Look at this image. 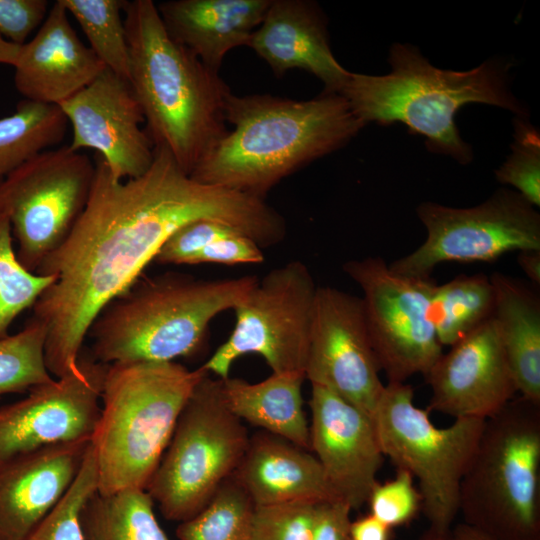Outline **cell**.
<instances>
[{"label":"cell","instance_id":"1","mask_svg":"<svg viewBox=\"0 0 540 540\" xmlns=\"http://www.w3.org/2000/svg\"><path fill=\"white\" fill-rule=\"evenodd\" d=\"M94 162L84 212L36 273L55 277L32 308L46 328L45 360L54 378L77 367L96 316L138 280L178 228L214 220L267 246L281 225L265 199L194 180L163 146H154L151 166L135 178L114 177L98 155Z\"/></svg>","mask_w":540,"mask_h":540},{"label":"cell","instance_id":"2","mask_svg":"<svg viewBox=\"0 0 540 540\" xmlns=\"http://www.w3.org/2000/svg\"><path fill=\"white\" fill-rule=\"evenodd\" d=\"M232 130L190 176L265 199L283 178L345 145L364 126L338 93L310 100L237 96L225 107Z\"/></svg>","mask_w":540,"mask_h":540},{"label":"cell","instance_id":"3","mask_svg":"<svg viewBox=\"0 0 540 540\" xmlns=\"http://www.w3.org/2000/svg\"><path fill=\"white\" fill-rule=\"evenodd\" d=\"M123 12L128 81L146 131L190 175L228 133L225 107L232 92L217 71L171 37L152 0H126Z\"/></svg>","mask_w":540,"mask_h":540},{"label":"cell","instance_id":"4","mask_svg":"<svg viewBox=\"0 0 540 540\" xmlns=\"http://www.w3.org/2000/svg\"><path fill=\"white\" fill-rule=\"evenodd\" d=\"M391 72L382 76L350 72L338 92L365 125L400 122L410 132L425 136L431 151L461 164L473 158L471 146L455 123L458 110L468 103L508 109L522 117L526 111L507 84L506 68L486 61L468 71L442 70L431 65L413 46L392 45Z\"/></svg>","mask_w":540,"mask_h":540},{"label":"cell","instance_id":"5","mask_svg":"<svg viewBox=\"0 0 540 540\" xmlns=\"http://www.w3.org/2000/svg\"><path fill=\"white\" fill-rule=\"evenodd\" d=\"M257 281L255 275L206 280L180 273L137 280L96 316L87 335L90 354L107 365L192 356L211 321L233 310Z\"/></svg>","mask_w":540,"mask_h":540},{"label":"cell","instance_id":"6","mask_svg":"<svg viewBox=\"0 0 540 540\" xmlns=\"http://www.w3.org/2000/svg\"><path fill=\"white\" fill-rule=\"evenodd\" d=\"M209 374L177 362L108 365L91 438L98 493L146 489L198 383Z\"/></svg>","mask_w":540,"mask_h":540},{"label":"cell","instance_id":"7","mask_svg":"<svg viewBox=\"0 0 540 540\" xmlns=\"http://www.w3.org/2000/svg\"><path fill=\"white\" fill-rule=\"evenodd\" d=\"M459 514L500 540H540V405L520 396L486 419L461 480Z\"/></svg>","mask_w":540,"mask_h":540},{"label":"cell","instance_id":"8","mask_svg":"<svg viewBox=\"0 0 540 540\" xmlns=\"http://www.w3.org/2000/svg\"><path fill=\"white\" fill-rule=\"evenodd\" d=\"M249 439L224 400L221 379L207 374L183 408L146 487L162 515L180 523L202 510L234 474Z\"/></svg>","mask_w":540,"mask_h":540},{"label":"cell","instance_id":"9","mask_svg":"<svg viewBox=\"0 0 540 540\" xmlns=\"http://www.w3.org/2000/svg\"><path fill=\"white\" fill-rule=\"evenodd\" d=\"M405 382H388L372 415L379 445L397 469L418 480L421 509L429 527L452 528L459 514L461 480L486 420L459 418L436 427L429 410L417 407Z\"/></svg>","mask_w":540,"mask_h":540},{"label":"cell","instance_id":"10","mask_svg":"<svg viewBox=\"0 0 540 540\" xmlns=\"http://www.w3.org/2000/svg\"><path fill=\"white\" fill-rule=\"evenodd\" d=\"M95 162L68 145L44 150L0 181V212L9 220L21 265L37 273L84 212Z\"/></svg>","mask_w":540,"mask_h":540},{"label":"cell","instance_id":"11","mask_svg":"<svg viewBox=\"0 0 540 540\" xmlns=\"http://www.w3.org/2000/svg\"><path fill=\"white\" fill-rule=\"evenodd\" d=\"M317 288L309 268L298 260L258 278L233 309L231 334L202 367L226 379L238 358L254 353L264 358L272 373L305 375Z\"/></svg>","mask_w":540,"mask_h":540},{"label":"cell","instance_id":"12","mask_svg":"<svg viewBox=\"0 0 540 540\" xmlns=\"http://www.w3.org/2000/svg\"><path fill=\"white\" fill-rule=\"evenodd\" d=\"M427 236L389 268L413 278L431 277L445 262H491L511 251L540 250V215L515 190L501 188L470 208L423 202L416 209Z\"/></svg>","mask_w":540,"mask_h":540},{"label":"cell","instance_id":"13","mask_svg":"<svg viewBox=\"0 0 540 540\" xmlns=\"http://www.w3.org/2000/svg\"><path fill=\"white\" fill-rule=\"evenodd\" d=\"M342 269L363 292L369 337L388 382L425 375L443 353L429 317L437 283L397 274L381 257L349 260Z\"/></svg>","mask_w":540,"mask_h":540},{"label":"cell","instance_id":"14","mask_svg":"<svg viewBox=\"0 0 540 540\" xmlns=\"http://www.w3.org/2000/svg\"><path fill=\"white\" fill-rule=\"evenodd\" d=\"M380 372L361 297L331 286H318L305 379L372 417L385 387Z\"/></svg>","mask_w":540,"mask_h":540},{"label":"cell","instance_id":"15","mask_svg":"<svg viewBox=\"0 0 540 540\" xmlns=\"http://www.w3.org/2000/svg\"><path fill=\"white\" fill-rule=\"evenodd\" d=\"M107 369L82 350L73 371L0 407V462L52 445L91 441Z\"/></svg>","mask_w":540,"mask_h":540},{"label":"cell","instance_id":"16","mask_svg":"<svg viewBox=\"0 0 540 540\" xmlns=\"http://www.w3.org/2000/svg\"><path fill=\"white\" fill-rule=\"evenodd\" d=\"M72 129L73 151L92 149L121 180L144 174L154 159L141 106L129 81L105 68L59 105Z\"/></svg>","mask_w":540,"mask_h":540},{"label":"cell","instance_id":"17","mask_svg":"<svg viewBox=\"0 0 540 540\" xmlns=\"http://www.w3.org/2000/svg\"><path fill=\"white\" fill-rule=\"evenodd\" d=\"M424 377L431 391L429 412L454 419L486 420L517 393L493 318L450 346Z\"/></svg>","mask_w":540,"mask_h":540},{"label":"cell","instance_id":"18","mask_svg":"<svg viewBox=\"0 0 540 540\" xmlns=\"http://www.w3.org/2000/svg\"><path fill=\"white\" fill-rule=\"evenodd\" d=\"M310 448L337 497L360 508L383 462L371 416L329 389L311 385Z\"/></svg>","mask_w":540,"mask_h":540},{"label":"cell","instance_id":"19","mask_svg":"<svg viewBox=\"0 0 540 540\" xmlns=\"http://www.w3.org/2000/svg\"><path fill=\"white\" fill-rule=\"evenodd\" d=\"M89 440L22 453L0 462V540H25L77 477Z\"/></svg>","mask_w":540,"mask_h":540},{"label":"cell","instance_id":"20","mask_svg":"<svg viewBox=\"0 0 540 540\" xmlns=\"http://www.w3.org/2000/svg\"><path fill=\"white\" fill-rule=\"evenodd\" d=\"M14 85L24 99L59 106L106 67L77 35L60 0L55 1L36 34L21 46Z\"/></svg>","mask_w":540,"mask_h":540},{"label":"cell","instance_id":"21","mask_svg":"<svg viewBox=\"0 0 540 540\" xmlns=\"http://www.w3.org/2000/svg\"><path fill=\"white\" fill-rule=\"evenodd\" d=\"M247 46L277 77L293 69L307 71L323 82L324 93H338L350 74L334 57L325 18L311 1L271 0Z\"/></svg>","mask_w":540,"mask_h":540},{"label":"cell","instance_id":"22","mask_svg":"<svg viewBox=\"0 0 540 540\" xmlns=\"http://www.w3.org/2000/svg\"><path fill=\"white\" fill-rule=\"evenodd\" d=\"M233 477L254 506L338 498L314 454L267 432L249 439Z\"/></svg>","mask_w":540,"mask_h":540},{"label":"cell","instance_id":"23","mask_svg":"<svg viewBox=\"0 0 540 540\" xmlns=\"http://www.w3.org/2000/svg\"><path fill=\"white\" fill-rule=\"evenodd\" d=\"M271 0H171L157 4L173 39L208 68L219 71L226 54L246 45Z\"/></svg>","mask_w":540,"mask_h":540},{"label":"cell","instance_id":"24","mask_svg":"<svg viewBox=\"0 0 540 540\" xmlns=\"http://www.w3.org/2000/svg\"><path fill=\"white\" fill-rule=\"evenodd\" d=\"M495 321L517 392L540 405V295L535 285L494 272Z\"/></svg>","mask_w":540,"mask_h":540},{"label":"cell","instance_id":"25","mask_svg":"<svg viewBox=\"0 0 540 540\" xmlns=\"http://www.w3.org/2000/svg\"><path fill=\"white\" fill-rule=\"evenodd\" d=\"M301 373H272L250 383L240 378L221 379L224 400L242 422L310 449V430L303 405Z\"/></svg>","mask_w":540,"mask_h":540},{"label":"cell","instance_id":"26","mask_svg":"<svg viewBox=\"0 0 540 540\" xmlns=\"http://www.w3.org/2000/svg\"><path fill=\"white\" fill-rule=\"evenodd\" d=\"M146 489L96 492L80 513L84 540H170L154 513Z\"/></svg>","mask_w":540,"mask_h":540},{"label":"cell","instance_id":"27","mask_svg":"<svg viewBox=\"0 0 540 540\" xmlns=\"http://www.w3.org/2000/svg\"><path fill=\"white\" fill-rule=\"evenodd\" d=\"M495 292L482 273L461 274L436 284L430 299L429 317L442 346H452L493 318Z\"/></svg>","mask_w":540,"mask_h":540},{"label":"cell","instance_id":"28","mask_svg":"<svg viewBox=\"0 0 540 540\" xmlns=\"http://www.w3.org/2000/svg\"><path fill=\"white\" fill-rule=\"evenodd\" d=\"M68 121L59 106L20 101L0 118V181L34 155L59 145Z\"/></svg>","mask_w":540,"mask_h":540},{"label":"cell","instance_id":"29","mask_svg":"<svg viewBox=\"0 0 540 540\" xmlns=\"http://www.w3.org/2000/svg\"><path fill=\"white\" fill-rule=\"evenodd\" d=\"M78 22L106 68L129 80L130 60L122 12L126 0H60Z\"/></svg>","mask_w":540,"mask_h":540},{"label":"cell","instance_id":"30","mask_svg":"<svg viewBox=\"0 0 540 540\" xmlns=\"http://www.w3.org/2000/svg\"><path fill=\"white\" fill-rule=\"evenodd\" d=\"M254 505L245 490L229 477L208 504L180 522L178 540H251Z\"/></svg>","mask_w":540,"mask_h":540},{"label":"cell","instance_id":"31","mask_svg":"<svg viewBox=\"0 0 540 540\" xmlns=\"http://www.w3.org/2000/svg\"><path fill=\"white\" fill-rule=\"evenodd\" d=\"M46 328L31 318L22 330L0 338V398L54 379L45 360Z\"/></svg>","mask_w":540,"mask_h":540},{"label":"cell","instance_id":"32","mask_svg":"<svg viewBox=\"0 0 540 540\" xmlns=\"http://www.w3.org/2000/svg\"><path fill=\"white\" fill-rule=\"evenodd\" d=\"M54 280V276L32 273L21 265L9 220L0 212V338L9 335L15 319L33 308Z\"/></svg>","mask_w":540,"mask_h":540},{"label":"cell","instance_id":"33","mask_svg":"<svg viewBox=\"0 0 540 540\" xmlns=\"http://www.w3.org/2000/svg\"><path fill=\"white\" fill-rule=\"evenodd\" d=\"M97 490V465L90 443L81 469L69 490L25 540H84L80 513Z\"/></svg>","mask_w":540,"mask_h":540},{"label":"cell","instance_id":"34","mask_svg":"<svg viewBox=\"0 0 540 540\" xmlns=\"http://www.w3.org/2000/svg\"><path fill=\"white\" fill-rule=\"evenodd\" d=\"M512 153L495 171L498 182L510 185L534 207L540 205L539 132L522 117L514 121Z\"/></svg>","mask_w":540,"mask_h":540},{"label":"cell","instance_id":"35","mask_svg":"<svg viewBox=\"0 0 540 540\" xmlns=\"http://www.w3.org/2000/svg\"><path fill=\"white\" fill-rule=\"evenodd\" d=\"M317 503L254 506L251 540H311Z\"/></svg>","mask_w":540,"mask_h":540},{"label":"cell","instance_id":"36","mask_svg":"<svg viewBox=\"0 0 540 540\" xmlns=\"http://www.w3.org/2000/svg\"><path fill=\"white\" fill-rule=\"evenodd\" d=\"M413 479L409 472L397 469L393 479L377 482L366 502L369 514L389 528L409 523L421 509V496Z\"/></svg>","mask_w":540,"mask_h":540},{"label":"cell","instance_id":"37","mask_svg":"<svg viewBox=\"0 0 540 540\" xmlns=\"http://www.w3.org/2000/svg\"><path fill=\"white\" fill-rule=\"evenodd\" d=\"M237 232L241 233L227 224L214 220L191 221L178 228L165 241L154 261L164 265H188L189 260L201 249Z\"/></svg>","mask_w":540,"mask_h":540},{"label":"cell","instance_id":"38","mask_svg":"<svg viewBox=\"0 0 540 540\" xmlns=\"http://www.w3.org/2000/svg\"><path fill=\"white\" fill-rule=\"evenodd\" d=\"M46 0H0V36L22 46L48 14Z\"/></svg>","mask_w":540,"mask_h":540},{"label":"cell","instance_id":"39","mask_svg":"<svg viewBox=\"0 0 540 540\" xmlns=\"http://www.w3.org/2000/svg\"><path fill=\"white\" fill-rule=\"evenodd\" d=\"M264 262L262 248L242 233L222 237L197 252L188 265L212 263L223 265L259 264Z\"/></svg>","mask_w":540,"mask_h":540},{"label":"cell","instance_id":"40","mask_svg":"<svg viewBox=\"0 0 540 540\" xmlns=\"http://www.w3.org/2000/svg\"><path fill=\"white\" fill-rule=\"evenodd\" d=\"M352 510L339 498L317 503L311 540H349Z\"/></svg>","mask_w":540,"mask_h":540},{"label":"cell","instance_id":"41","mask_svg":"<svg viewBox=\"0 0 540 540\" xmlns=\"http://www.w3.org/2000/svg\"><path fill=\"white\" fill-rule=\"evenodd\" d=\"M390 528L371 514L351 521L349 540H389Z\"/></svg>","mask_w":540,"mask_h":540},{"label":"cell","instance_id":"42","mask_svg":"<svg viewBox=\"0 0 540 540\" xmlns=\"http://www.w3.org/2000/svg\"><path fill=\"white\" fill-rule=\"evenodd\" d=\"M517 264L524 272L531 284L540 285V250L519 251L516 258Z\"/></svg>","mask_w":540,"mask_h":540},{"label":"cell","instance_id":"43","mask_svg":"<svg viewBox=\"0 0 540 540\" xmlns=\"http://www.w3.org/2000/svg\"><path fill=\"white\" fill-rule=\"evenodd\" d=\"M455 540H500L463 522L451 528Z\"/></svg>","mask_w":540,"mask_h":540},{"label":"cell","instance_id":"44","mask_svg":"<svg viewBox=\"0 0 540 540\" xmlns=\"http://www.w3.org/2000/svg\"><path fill=\"white\" fill-rule=\"evenodd\" d=\"M21 46L6 41L0 36V64L13 66Z\"/></svg>","mask_w":540,"mask_h":540},{"label":"cell","instance_id":"45","mask_svg":"<svg viewBox=\"0 0 540 540\" xmlns=\"http://www.w3.org/2000/svg\"><path fill=\"white\" fill-rule=\"evenodd\" d=\"M417 540H455L451 529L440 530L428 527Z\"/></svg>","mask_w":540,"mask_h":540}]
</instances>
